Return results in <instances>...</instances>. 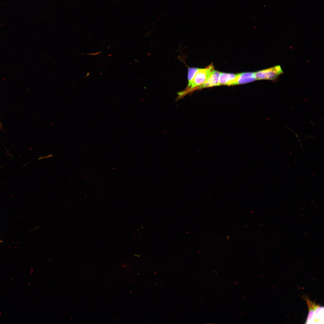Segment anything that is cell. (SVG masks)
<instances>
[{"instance_id": "cell-9", "label": "cell", "mask_w": 324, "mask_h": 324, "mask_svg": "<svg viewBox=\"0 0 324 324\" xmlns=\"http://www.w3.org/2000/svg\"><path fill=\"white\" fill-rule=\"evenodd\" d=\"M322 308H323V307L322 308V307H320V306H318L317 307V308L315 309V310L316 313V314L318 313V312L319 311V310H320V309H322Z\"/></svg>"}, {"instance_id": "cell-4", "label": "cell", "mask_w": 324, "mask_h": 324, "mask_svg": "<svg viewBox=\"0 0 324 324\" xmlns=\"http://www.w3.org/2000/svg\"><path fill=\"white\" fill-rule=\"evenodd\" d=\"M220 72L214 70L206 81L197 88L219 85V79Z\"/></svg>"}, {"instance_id": "cell-5", "label": "cell", "mask_w": 324, "mask_h": 324, "mask_svg": "<svg viewBox=\"0 0 324 324\" xmlns=\"http://www.w3.org/2000/svg\"><path fill=\"white\" fill-rule=\"evenodd\" d=\"M237 74L220 73L219 77V85H233Z\"/></svg>"}, {"instance_id": "cell-2", "label": "cell", "mask_w": 324, "mask_h": 324, "mask_svg": "<svg viewBox=\"0 0 324 324\" xmlns=\"http://www.w3.org/2000/svg\"><path fill=\"white\" fill-rule=\"evenodd\" d=\"M283 72L280 65H277L255 73L256 79L274 80Z\"/></svg>"}, {"instance_id": "cell-12", "label": "cell", "mask_w": 324, "mask_h": 324, "mask_svg": "<svg viewBox=\"0 0 324 324\" xmlns=\"http://www.w3.org/2000/svg\"></svg>"}, {"instance_id": "cell-3", "label": "cell", "mask_w": 324, "mask_h": 324, "mask_svg": "<svg viewBox=\"0 0 324 324\" xmlns=\"http://www.w3.org/2000/svg\"><path fill=\"white\" fill-rule=\"evenodd\" d=\"M256 79L255 73H244L237 74L233 85L242 84L252 82Z\"/></svg>"}, {"instance_id": "cell-6", "label": "cell", "mask_w": 324, "mask_h": 324, "mask_svg": "<svg viewBox=\"0 0 324 324\" xmlns=\"http://www.w3.org/2000/svg\"><path fill=\"white\" fill-rule=\"evenodd\" d=\"M198 69L197 68H189L188 69V83L192 80Z\"/></svg>"}, {"instance_id": "cell-1", "label": "cell", "mask_w": 324, "mask_h": 324, "mask_svg": "<svg viewBox=\"0 0 324 324\" xmlns=\"http://www.w3.org/2000/svg\"><path fill=\"white\" fill-rule=\"evenodd\" d=\"M212 65L203 69H198L191 81L188 83L190 90L197 88L202 85L210 76L214 70Z\"/></svg>"}, {"instance_id": "cell-7", "label": "cell", "mask_w": 324, "mask_h": 324, "mask_svg": "<svg viewBox=\"0 0 324 324\" xmlns=\"http://www.w3.org/2000/svg\"><path fill=\"white\" fill-rule=\"evenodd\" d=\"M308 307L309 308V312L308 315V318L307 319L306 322H307L309 320H310L311 319L313 316L314 313V311H315L314 308H312V307L309 306H308Z\"/></svg>"}, {"instance_id": "cell-11", "label": "cell", "mask_w": 324, "mask_h": 324, "mask_svg": "<svg viewBox=\"0 0 324 324\" xmlns=\"http://www.w3.org/2000/svg\"><path fill=\"white\" fill-rule=\"evenodd\" d=\"M89 74H90L89 73H88L87 74V75L85 76V77L84 78H85L86 76H89Z\"/></svg>"}, {"instance_id": "cell-8", "label": "cell", "mask_w": 324, "mask_h": 324, "mask_svg": "<svg viewBox=\"0 0 324 324\" xmlns=\"http://www.w3.org/2000/svg\"><path fill=\"white\" fill-rule=\"evenodd\" d=\"M101 52H102L99 51V52H97L95 53H84V54H88L89 56L95 55H96L99 54L101 53Z\"/></svg>"}, {"instance_id": "cell-10", "label": "cell", "mask_w": 324, "mask_h": 324, "mask_svg": "<svg viewBox=\"0 0 324 324\" xmlns=\"http://www.w3.org/2000/svg\"><path fill=\"white\" fill-rule=\"evenodd\" d=\"M0 129L2 130V124L0 122Z\"/></svg>"}]
</instances>
